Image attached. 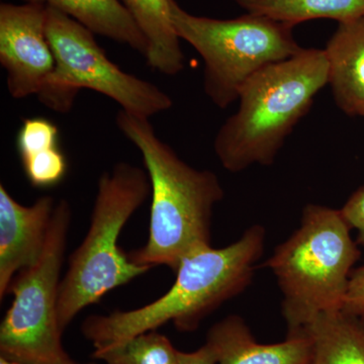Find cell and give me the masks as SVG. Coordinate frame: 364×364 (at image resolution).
<instances>
[{"label": "cell", "instance_id": "6da1fadb", "mask_svg": "<svg viewBox=\"0 0 364 364\" xmlns=\"http://www.w3.org/2000/svg\"><path fill=\"white\" fill-rule=\"evenodd\" d=\"M117 126L142 155L151 184L149 236L129 259L150 268L176 272L182 258L210 246L213 210L224 198L219 178L210 170L193 168L157 136L150 119L121 109Z\"/></svg>", "mask_w": 364, "mask_h": 364}, {"label": "cell", "instance_id": "7a4b0ae2", "mask_svg": "<svg viewBox=\"0 0 364 364\" xmlns=\"http://www.w3.org/2000/svg\"><path fill=\"white\" fill-rule=\"evenodd\" d=\"M265 238V228L254 225L226 247L205 246L188 254L176 270L171 289L162 296L135 310L90 316L83 322V335L98 349L169 322L181 331H193L208 314L247 289Z\"/></svg>", "mask_w": 364, "mask_h": 364}, {"label": "cell", "instance_id": "3957f363", "mask_svg": "<svg viewBox=\"0 0 364 364\" xmlns=\"http://www.w3.org/2000/svg\"><path fill=\"white\" fill-rule=\"evenodd\" d=\"M329 85L325 50L303 48L291 58L265 67L239 93V107L218 132L214 149L222 166L241 172L272 165L314 98Z\"/></svg>", "mask_w": 364, "mask_h": 364}, {"label": "cell", "instance_id": "277c9868", "mask_svg": "<svg viewBox=\"0 0 364 364\" xmlns=\"http://www.w3.org/2000/svg\"><path fill=\"white\" fill-rule=\"evenodd\" d=\"M350 232L340 210L310 203L298 229L263 264L282 291L287 336L304 334L320 316L342 311L360 257Z\"/></svg>", "mask_w": 364, "mask_h": 364}, {"label": "cell", "instance_id": "5b68a950", "mask_svg": "<svg viewBox=\"0 0 364 364\" xmlns=\"http://www.w3.org/2000/svg\"><path fill=\"white\" fill-rule=\"evenodd\" d=\"M150 193L147 172L130 163L119 162L100 177L90 229L72 253L60 284L58 318L62 331L83 309L151 269L132 262L119 247L122 230Z\"/></svg>", "mask_w": 364, "mask_h": 364}, {"label": "cell", "instance_id": "8992f818", "mask_svg": "<svg viewBox=\"0 0 364 364\" xmlns=\"http://www.w3.org/2000/svg\"><path fill=\"white\" fill-rule=\"evenodd\" d=\"M172 23L179 39L200 53L205 62L203 88L213 104L227 109L241 88L265 67L301 51L294 26L249 14L232 20L193 16L170 1Z\"/></svg>", "mask_w": 364, "mask_h": 364}, {"label": "cell", "instance_id": "52a82bcc", "mask_svg": "<svg viewBox=\"0 0 364 364\" xmlns=\"http://www.w3.org/2000/svg\"><path fill=\"white\" fill-rule=\"evenodd\" d=\"M45 28L56 65L37 97L48 109L67 114L81 90L102 93L123 111L145 119L173 105L158 86L127 73L107 58L93 33L70 16L47 6Z\"/></svg>", "mask_w": 364, "mask_h": 364}, {"label": "cell", "instance_id": "ba28073f", "mask_svg": "<svg viewBox=\"0 0 364 364\" xmlns=\"http://www.w3.org/2000/svg\"><path fill=\"white\" fill-rule=\"evenodd\" d=\"M70 203L59 200L44 252L32 267L18 273L9 294L13 303L0 326L1 356L23 364H70L62 345L58 318L61 269L70 228Z\"/></svg>", "mask_w": 364, "mask_h": 364}, {"label": "cell", "instance_id": "9c48e42d", "mask_svg": "<svg viewBox=\"0 0 364 364\" xmlns=\"http://www.w3.org/2000/svg\"><path fill=\"white\" fill-rule=\"evenodd\" d=\"M46 6H0V63L7 90L21 100L43 90L54 71V53L46 35Z\"/></svg>", "mask_w": 364, "mask_h": 364}, {"label": "cell", "instance_id": "30bf717a", "mask_svg": "<svg viewBox=\"0 0 364 364\" xmlns=\"http://www.w3.org/2000/svg\"><path fill=\"white\" fill-rule=\"evenodd\" d=\"M57 203L46 196L21 205L0 186V299L18 273L32 267L44 252Z\"/></svg>", "mask_w": 364, "mask_h": 364}, {"label": "cell", "instance_id": "8fae6325", "mask_svg": "<svg viewBox=\"0 0 364 364\" xmlns=\"http://www.w3.org/2000/svg\"><path fill=\"white\" fill-rule=\"evenodd\" d=\"M205 344L214 351L217 364H310L312 355V340L306 333L287 336L279 343H259L237 315L215 323Z\"/></svg>", "mask_w": 364, "mask_h": 364}, {"label": "cell", "instance_id": "7c38bea8", "mask_svg": "<svg viewBox=\"0 0 364 364\" xmlns=\"http://www.w3.org/2000/svg\"><path fill=\"white\" fill-rule=\"evenodd\" d=\"M324 50L337 107L348 116L364 117V16L339 23Z\"/></svg>", "mask_w": 364, "mask_h": 364}, {"label": "cell", "instance_id": "4fadbf2b", "mask_svg": "<svg viewBox=\"0 0 364 364\" xmlns=\"http://www.w3.org/2000/svg\"><path fill=\"white\" fill-rule=\"evenodd\" d=\"M148 43L147 64L165 75L183 70L184 55L172 23L171 0H119Z\"/></svg>", "mask_w": 364, "mask_h": 364}, {"label": "cell", "instance_id": "5bb4252c", "mask_svg": "<svg viewBox=\"0 0 364 364\" xmlns=\"http://www.w3.org/2000/svg\"><path fill=\"white\" fill-rule=\"evenodd\" d=\"M44 4L70 16L93 33L129 46L146 56L148 43L136 21L119 0H23Z\"/></svg>", "mask_w": 364, "mask_h": 364}, {"label": "cell", "instance_id": "9a60e30c", "mask_svg": "<svg viewBox=\"0 0 364 364\" xmlns=\"http://www.w3.org/2000/svg\"><path fill=\"white\" fill-rule=\"evenodd\" d=\"M312 340L310 364H364V328L360 318L325 314L306 330Z\"/></svg>", "mask_w": 364, "mask_h": 364}, {"label": "cell", "instance_id": "2e32d148", "mask_svg": "<svg viewBox=\"0 0 364 364\" xmlns=\"http://www.w3.org/2000/svg\"><path fill=\"white\" fill-rule=\"evenodd\" d=\"M249 14L294 26L304 21L329 18L348 23L364 16V0H232Z\"/></svg>", "mask_w": 364, "mask_h": 364}, {"label": "cell", "instance_id": "e0dca14e", "mask_svg": "<svg viewBox=\"0 0 364 364\" xmlns=\"http://www.w3.org/2000/svg\"><path fill=\"white\" fill-rule=\"evenodd\" d=\"M179 353L166 336L153 330L95 349L93 358L105 364H177Z\"/></svg>", "mask_w": 364, "mask_h": 364}, {"label": "cell", "instance_id": "ac0fdd59", "mask_svg": "<svg viewBox=\"0 0 364 364\" xmlns=\"http://www.w3.org/2000/svg\"><path fill=\"white\" fill-rule=\"evenodd\" d=\"M21 158L26 176L35 188L56 186L65 176L66 159L59 146L45 148Z\"/></svg>", "mask_w": 364, "mask_h": 364}, {"label": "cell", "instance_id": "d6986e66", "mask_svg": "<svg viewBox=\"0 0 364 364\" xmlns=\"http://www.w3.org/2000/svg\"><path fill=\"white\" fill-rule=\"evenodd\" d=\"M342 312L358 318L364 316V267L351 273Z\"/></svg>", "mask_w": 364, "mask_h": 364}, {"label": "cell", "instance_id": "ffe728a7", "mask_svg": "<svg viewBox=\"0 0 364 364\" xmlns=\"http://www.w3.org/2000/svg\"><path fill=\"white\" fill-rule=\"evenodd\" d=\"M340 212L351 230L358 232V244L364 246V186L348 198Z\"/></svg>", "mask_w": 364, "mask_h": 364}, {"label": "cell", "instance_id": "44dd1931", "mask_svg": "<svg viewBox=\"0 0 364 364\" xmlns=\"http://www.w3.org/2000/svg\"><path fill=\"white\" fill-rule=\"evenodd\" d=\"M177 364H217V358L210 347L205 344L193 352L181 351Z\"/></svg>", "mask_w": 364, "mask_h": 364}, {"label": "cell", "instance_id": "7402d4cb", "mask_svg": "<svg viewBox=\"0 0 364 364\" xmlns=\"http://www.w3.org/2000/svg\"><path fill=\"white\" fill-rule=\"evenodd\" d=\"M0 364H23L20 363H16V361L11 360V359H7L4 358V356H0Z\"/></svg>", "mask_w": 364, "mask_h": 364}, {"label": "cell", "instance_id": "603a6c76", "mask_svg": "<svg viewBox=\"0 0 364 364\" xmlns=\"http://www.w3.org/2000/svg\"><path fill=\"white\" fill-rule=\"evenodd\" d=\"M359 318H360L361 324H363V328H364V316H363V317H360Z\"/></svg>", "mask_w": 364, "mask_h": 364}, {"label": "cell", "instance_id": "cb8c5ba5", "mask_svg": "<svg viewBox=\"0 0 364 364\" xmlns=\"http://www.w3.org/2000/svg\"><path fill=\"white\" fill-rule=\"evenodd\" d=\"M70 364H81V363H74V361H72V363ZM87 364H93V363H87Z\"/></svg>", "mask_w": 364, "mask_h": 364}]
</instances>
